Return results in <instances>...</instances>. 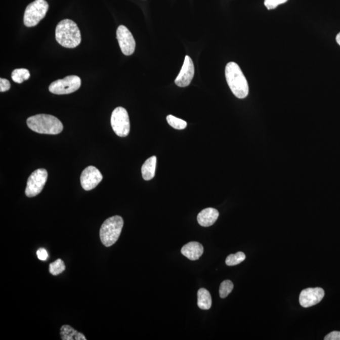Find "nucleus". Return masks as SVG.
I'll return each mask as SVG.
<instances>
[{
	"mask_svg": "<svg viewBox=\"0 0 340 340\" xmlns=\"http://www.w3.org/2000/svg\"><path fill=\"white\" fill-rule=\"evenodd\" d=\"M225 75L229 87L237 98L243 99L248 96V81L238 64L234 62L227 64Z\"/></svg>",
	"mask_w": 340,
	"mask_h": 340,
	"instance_id": "1",
	"label": "nucleus"
},
{
	"mask_svg": "<svg viewBox=\"0 0 340 340\" xmlns=\"http://www.w3.org/2000/svg\"><path fill=\"white\" fill-rule=\"evenodd\" d=\"M56 39L64 48H75L81 43L80 30L73 20H61L56 28Z\"/></svg>",
	"mask_w": 340,
	"mask_h": 340,
	"instance_id": "2",
	"label": "nucleus"
},
{
	"mask_svg": "<svg viewBox=\"0 0 340 340\" xmlns=\"http://www.w3.org/2000/svg\"><path fill=\"white\" fill-rule=\"evenodd\" d=\"M28 127L34 132L45 135H58L63 130V125L55 116L37 114L28 118Z\"/></svg>",
	"mask_w": 340,
	"mask_h": 340,
	"instance_id": "3",
	"label": "nucleus"
},
{
	"mask_svg": "<svg viewBox=\"0 0 340 340\" xmlns=\"http://www.w3.org/2000/svg\"><path fill=\"white\" fill-rule=\"evenodd\" d=\"M123 226V219L119 216H112L105 221L100 230L102 244L106 247L114 244L119 238Z\"/></svg>",
	"mask_w": 340,
	"mask_h": 340,
	"instance_id": "4",
	"label": "nucleus"
},
{
	"mask_svg": "<svg viewBox=\"0 0 340 340\" xmlns=\"http://www.w3.org/2000/svg\"><path fill=\"white\" fill-rule=\"evenodd\" d=\"M49 10L46 0H35L25 9L24 22L27 27H35L45 17Z\"/></svg>",
	"mask_w": 340,
	"mask_h": 340,
	"instance_id": "5",
	"label": "nucleus"
},
{
	"mask_svg": "<svg viewBox=\"0 0 340 340\" xmlns=\"http://www.w3.org/2000/svg\"><path fill=\"white\" fill-rule=\"evenodd\" d=\"M110 122L113 131L119 137H126L130 134V117L124 108L118 107L113 110Z\"/></svg>",
	"mask_w": 340,
	"mask_h": 340,
	"instance_id": "6",
	"label": "nucleus"
},
{
	"mask_svg": "<svg viewBox=\"0 0 340 340\" xmlns=\"http://www.w3.org/2000/svg\"><path fill=\"white\" fill-rule=\"evenodd\" d=\"M81 81L79 77L75 75L68 76L53 82L49 90L56 95L70 94L77 91L81 87Z\"/></svg>",
	"mask_w": 340,
	"mask_h": 340,
	"instance_id": "7",
	"label": "nucleus"
},
{
	"mask_svg": "<svg viewBox=\"0 0 340 340\" xmlns=\"http://www.w3.org/2000/svg\"><path fill=\"white\" fill-rule=\"evenodd\" d=\"M48 172L45 169H36L28 178L25 195L28 197H35L40 194L47 181Z\"/></svg>",
	"mask_w": 340,
	"mask_h": 340,
	"instance_id": "8",
	"label": "nucleus"
},
{
	"mask_svg": "<svg viewBox=\"0 0 340 340\" xmlns=\"http://www.w3.org/2000/svg\"><path fill=\"white\" fill-rule=\"evenodd\" d=\"M117 38L120 50L125 56L132 55L136 48V41L132 33L124 25H120L117 30Z\"/></svg>",
	"mask_w": 340,
	"mask_h": 340,
	"instance_id": "9",
	"label": "nucleus"
},
{
	"mask_svg": "<svg viewBox=\"0 0 340 340\" xmlns=\"http://www.w3.org/2000/svg\"><path fill=\"white\" fill-rule=\"evenodd\" d=\"M103 176L96 167L88 166L81 175L80 182L82 187L86 191L95 189L102 181Z\"/></svg>",
	"mask_w": 340,
	"mask_h": 340,
	"instance_id": "10",
	"label": "nucleus"
},
{
	"mask_svg": "<svg viewBox=\"0 0 340 340\" xmlns=\"http://www.w3.org/2000/svg\"><path fill=\"white\" fill-rule=\"evenodd\" d=\"M324 291L320 287L308 288L303 290L300 295V305L303 308H310L321 302Z\"/></svg>",
	"mask_w": 340,
	"mask_h": 340,
	"instance_id": "11",
	"label": "nucleus"
},
{
	"mask_svg": "<svg viewBox=\"0 0 340 340\" xmlns=\"http://www.w3.org/2000/svg\"><path fill=\"white\" fill-rule=\"evenodd\" d=\"M195 68L191 58L185 56L184 64L179 75L175 79V83L178 87H186L191 83L194 78Z\"/></svg>",
	"mask_w": 340,
	"mask_h": 340,
	"instance_id": "12",
	"label": "nucleus"
},
{
	"mask_svg": "<svg viewBox=\"0 0 340 340\" xmlns=\"http://www.w3.org/2000/svg\"><path fill=\"white\" fill-rule=\"evenodd\" d=\"M220 213L214 208H207L202 210L197 216L198 224L203 227L212 226L217 221Z\"/></svg>",
	"mask_w": 340,
	"mask_h": 340,
	"instance_id": "13",
	"label": "nucleus"
},
{
	"mask_svg": "<svg viewBox=\"0 0 340 340\" xmlns=\"http://www.w3.org/2000/svg\"><path fill=\"white\" fill-rule=\"evenodd\" d=\"M182 253L190 260H197L200 259L203 253V247L196 241L189 242L182 247Z\"/></svg>",
	"mask_w": 340,
	"mask_h": 340,
	"instance_id": "14",
	"label": "nucleus"
},
{
	"mask_svg": "<svg viewBox=\"0 0 340 340\" xmlns=\"http://www.w3.org/2000/svg\"><path fill=\"white\" fill-rule=\"evenodd\" d=\"M156 166V157L155 156H151L143 164L141 168V173L143 179L146 181L153 179L155 175Z\"/></svg>",
	"mask_w": 340,
	"mask_h": 340,
	"instance_id": "15",
	"label": "nucleus"
},
{
	"mask_svg": "<svg viewBox=\"0 0 340 340\" xmlns=\"http://www.w3.org/2000/svg\"><path fill=\"white\" fill-rule=\"evenodd\" d=\"M198 308L201 310H208L212 306V298L210 292L205 288H200L197 293Z\"/></svg>",
	"mask_w": 340,
	"mask_h": 340,
	"instance_id": "16",
	"label": "nucleus"
},
{
	"mask_svg": "<svg viewBox=\"0 0 340 340\" xmlns=\"http://www.w3.org/2000/svg\"><path fill=\"white\" fill-rule=\"evenodd\" d=\"M61 339L63 340H86L83 334L77 331L71 326L64 325L61 328Z\"/></svg>",
	"mask_w": 340,
	"mask_h": 340,
	"instance_id": "17",
	"label": "nucleus"
},
{
	"mask_svg": "<svg viewBox=\"0 0 340 340\" xmlns=\"http://www.w3.org/2000/svg\"><path fill=\"white\" fill-rule=\"evenodd\" d=\"M30 76L29 71L25 68L15 69V70L13 71L12 74L13 81L17 83H22L24 81H26L29 79Z\"/></svg>",
	"mask_w": 340,
	"mask_h": 340,
	"instance_id": "18",
	"label": "nucleus"
},
{
	"mask_svg": "<svg viewBox=\"0 0 340 340\" xmlns=\"http://www.w3.org/2000/svg\"><path fill=\"white\" fill-rule=\"evenodd\" d=\"M246 259V255L243 252L239 251L236 254H231L226 258V264L228 266H234L241 264Z\"/></svg>",
	"mask_w": 340,
	"mask_h": 340,
	"instance_id": "19",
	"label": "nucleus"
},
{
	"mask_svg": "<svg viewBox=\"0 0 340 340\" xmlns=\"http://www.w3.org/2000/svg\"><path fill=\"white\" fill-rule=\"evenodd\" d=\"M166 120L168 124L175 130H182L187 128V123L185 120L180 119L174 115L167 116Z\"/></svg>",
	"mask_w": 340,
	"mask_h": 340,
	"instance_id": "20",
	"label": "nucleus"
},
{
	"mask_svg": "<svg viewBox=\"0 0 340 340\" xmlns=\"http://www.w3.org/2000/svg\"><path fill=\"white\" fill-rule=\"evenodd\" d=\"M66 267L63 260L58 259L50 265V272L53 275H58L65 270Z\"/></svg>",
	"mask_w": 340,
	"mask_h": 340,
	"instance_id": "21",
	"label": "nucleus"
},
{
	"mask_svg": "<svg viewBox=\"0 0 340 340\" xmlns=\"http://www.w3.org/2000/svg\"><path fill=\"white\" fill-rule=\"evenodd\" d=\"M234 288L233 282L226 280L221 283L220 287V295L221 298H226L232 292Z\"/></svg>",
	"mask_w": 340,
	"mask_h": 340,
	"instance_id": "22",
	"label": "nucleus"
},
{
	"mask_svg": "<svg viewBox=\"0 0 340 340\" xmlns=\"http://www.w3.org/2000/svg\"><path fill=\"white\" fill-rule=\"evenodd\" d=\"M287 1L288 0H265L264 5L268 10H273Z\"/></svg>",
	"mask_w": 340,
	"mask_h": 340,
	"instance_id": "23",
	"label": "nucleus"
},
{
	"mask_svg": "<svg viewBox=\"0 0 340 340\" xmlns=\"http://www.w3.org/2000/svg\"><path fill=\"white\" fill-rule=\"evenodd\" d=\"M10 87L11 84L9 80L4 78H0V92H7L10 90Z\"/></svg>",
	"mask_w": 340,
	"mask_h": 340,
	"instance_id": "24",
	"label": "nucleus"
},
{
	"mask_svg": "<svg viewBox=\"0 0 340 340\" xmlns=\"http://www.w3.org/2000/svg\"><path fill=\"white\" fill-rule=\"evenodd\" d=\"M37 256L38 259L41 261H46L48 258V253L46 249L41 248L38 249L37 251Z\"/></svg>",
	"mask_w": 340,
	"mask_h": 340,
	"instance_id": "25",
	"label": "nucleus"
},
{
	"mask_svg": "<svg viewBox=\"0 0 340 340\" xmlns=\"http://www.w3.org/2000/svg\"><path fill=\"white\" fill-rule=\"evenodd\" d=\"M324 340H340V331H333L325 336Z\"/></svg>",
	"mask_w": 340,
	"mask_h": 340,
	"instance_id": "26",
	"label": "nucleus"
},
{
	"mask_svg": "<svg viewBox=\"0 0 340 340\" xmlns=\"http://www.w3.org/2000/svg\"><path fill=\"white\" fill-rule=\"evenodd\" d=\"M336 40L337 43L340 46V32L336 35Z\"/></svg>",
	"mask_w": 340,
	"mask_h": 340,
	"instance_id": "27",
	"label": "nucleus"
}]
</instances>
